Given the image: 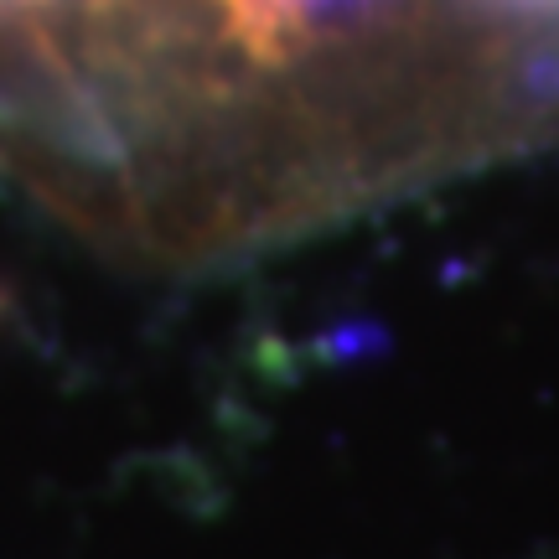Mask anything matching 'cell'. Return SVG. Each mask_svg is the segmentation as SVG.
Segmentation results:
<instances>
[{
	"label": "cell",
	"mask_w": 559,
	"mask_h": 559,
	"mask_svg": "<svg viewBox=\"0 0 559 559\" xmlns=\"http://www.w3.org/2000/svg\"><path fill=\"white\" fill-rule=\"evenodd\" d=\"M477 5L519 26H559V0H477Z\"/></svg>",
	"instance_id": "1"
}]
</instances>
